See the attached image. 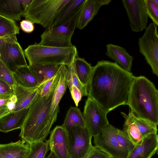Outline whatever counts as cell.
Returning a JSON list of instances; mask_svg holds the SVG:
<instances>
[{
  "label": "cell",
  "mask_w": 158,
  "mask_h": 158,
  "mask_svg": "<svg viewBox=\"0 0 158 158\" xmlns=\"http://www.w3.org/2000/svg\"><path fill=\"white\" fill-rule=\"evenodd\" d=\"M129 113L138 126L143 138L151 134H157V125L152 122L135 116L130 111Z\"/></svg>",
  "instance_id": "obj_30"
},
{
  "label": "cell",
  "mask_w": 158,
  "mask_h": 158,
  "mask_svg": "<svg viewBox=\"0 0 158 158\" xmlns=\"http://www.w3.org/2000/svg\"><path fill=\"white\" fill-rule=\"evenodd\" d=\"M85 1L70 0L56 19L51 28L61 25L69 19L80 10Z\"/></svg>",
  "instance_id": "obj_24"
},
{
  "label": "cell",
  "mask_w": 158,
  "mask_h": 158,
  "mask_svg": "<svg viewBox=\"0 0 158 158\" xmlns=\"http://www.w3.org/2000/svg\"><path fill=\"white\" fill-rule=\"evenodd\" d=\"M45 158H57L55 154L52 152H51Z\"/></svg>",
  "instance_id": "obj_43"
},
{
  "label": "cell",
  "mask_w": 158,
  "mask_h": 158,
  "mask_svg": "<svg viewBox=\"0 0 158 158\" xmlns=\"http://www.w3.org/2000/svg\"><path fill=\"white\" fill-rule=\"evenodd\" d=\"M73 63L76 73L79 80L86 87L90 79L93 67L84 58L78 56L74 58Z\"/></svg>",
  "instance_id": "obj_26"
},
{
  "label": "cell",
  "mask_w": 158,
  "mask_h": 158,
  "mask_svg": "<svg viewBox=\"0 0 158 158\" xmlns=\"http://www.w3.org/2000/svg\"><path fill=\"white\" fill-rule=\"evenodd\" d=\"M116 137L119 144L129 152L134 148L135 145L123 130L117 128Z\"/></svg>",
  "instance_id": "obj_34"
},
{
  "label": "cell",
  "mask_w": 158,
  "mask_h": 158,
  "mask_svg": "<svg viewBox=\"0 0 158 158\" xmlns=\"http://www.w3.org/2000/svg\"><path fill=\"white\" fill-rule=\"evenodd\" d=\"M92 137L86 127H73L68 132L69 158H86L93 147Z\"/></svg>",
  "instance_id": "obj_7"
},
{
  "label": "cell",
  "mask_w": 158,
  "mask_h": 158,
  "mask_svg": "<svg viewBox=\"0 0 158 158\" xmlns=\"http://www.w3.org/2000/svg\"><path fill=\"white\" fill-rule=\"evenodd\" d=\"M105 54L125 70L131 72L134 60L124 48L109 44L106 45Z\"/></svg>",
  "instance_id": "obj_17"
},
{
  "label": "cell",
  "mask_w": 158,
  "mask_h": 158,
  "mask_svg": "<svg viewBox=\"0 0 158 158\" xmlns=\"http://www.w3.org/2000/svg\"><path fill=\"white\" fill-rule=\"evenodd\" d=\"M52 94L48 97L39 95L29 107L19 135L25 143L44 141L50 133L56 122L51 116Z\"/></svg>",
  "instance_id": "obj_2"
},
{
  "label": "cell",
  "mask_w": 158,
  "mask_h": 158,
  "mask_svg": "<svg viewBox=\"0 0 158 158\" xmlns=\"http://www.w3.org/2000/svg\"><path fill=\"white\" fill-rule=\"evenodd\" d=\"M10 112L8 110L6 105L0 107V118Z\"/></svg>",
  "instance_id": "obj_42"
},
{
  "label": "cell",
  "mask_w": 158,
  "mask_h": 158,
  "mask_svg": "<svg viewBox=\"0 0 158 158\" xmlns=\"http://www.w3.org/2000/svg\"><path fill=\"white\" fill-rule=\"evenodd\" d=\"M61 125L68 132L74 126L86 127L83 113L77 107L73 106L70 107Z\"/></svg>",
  "instance_id": "obj_25"
},
{
  "label": "cell",
  "mask_w": 158,
  "mask_h": 158,
  "mask_svg": "<svg viewBox=\"0 0 158 158\" xmlns=\"http://www.w3.org/2000/svg\"><path fill=\"white\" fill-rule=\"evenodd\" d=\"M13 89L17 100L14 112L28 108L39 95L37 87L27 88L15 84Z\"/></svg>",
  "instance_id": "obj_18"
},
{
  "label": "cell",
  "mask_w": 158,
  "mask_h": 158,
  "mask_svg": "<svg viewBox=\"0 0 158 158\" xmlns=\"http://www.w3.org/2000/svg\"><path fill=\"white\" fill-rule=\"evenodd\" d=\"M157 26L150 23L138 40L139 51L151 67L152 73L158 77Z\"/></svg>",
  "instance_id": "obj_8"
},
{
  "label": "cell",
  "mask_w": 158,
  "mask_h": 158,
  "mask_svg": "<svg viewBox=\"0 0 158 158\" xmlns=\"http://www.w3.org/2000/svg\"><path fill=\"white\" fill-rule=\"evenodd\" d=\"M17 101L16 97L13 94L11 96L9 101L6 105L8 110L10 112H11L14 111L15 106Z\"/></svg>",
  "instance_id": "obj_40"
},
{
  "label": "cell",
  "mask_w": 158,
  "mask_h": 158,
  "mask_svg": "<svg viewBox=\"0 0 158 158\" xmlns=\"http://www.w3.org/2000/svg\"><path fill=\"white\" fill-rule=\"evenodd\" d=\"M109 158H114L112 157L111 156H110V157Z\"/></svg>",
  "instance_id": "obj_45"
},
{
  "label": "cell",
  "mask_w": 158,
  "mask_h": 158,
  "mask_svg": "<svg viewBox=\"0 0 158 158\" xmlns=\"http://www.w3.org/2000/svg\"><path fill=\"white\" fill-rule=\"evenodd\" d=\"M13 76L15 84L20 86L35 88L38 86L36 77L29 65L19 67L13 72Z\"/></svg>",
  "instance_id": "obj_22"
},
{
  "label": "cell",
  "mask_w": 158,
  "mask_h": 158,
  "mask_svg": "<svg viewBox=\"0 0 158 158\" xmlns=\"http://www.w3.org/2000/svg\"><path fill=\"white\" fill-rule=\"evenodd\" d=\"M28 108L13 111L0 118V131L6 133L21 129L28 112Z\"/></svg>",
  "instance_id": "obj_20"
},
{
  "label": "cell",
  "mask_w": 158,
  "mask_h": 158,
  "mask_svg": "<svg viewBox=\"0 0 158 158\" xmlns=\"http://www.w3.org/2000/svg\"><path fill=\"white\" fill-rule=\"evenodd\" d=\"M147 14L156 26H158V0H144Z\"/></svg>",
  "instance_id": "obj_33"
},
{
  "label": "cell",
  "mask_w": 158,
  "mask_h": 158,
  "mask_svg": "<svg viewBox=\"0 0 158 158\" xmlns=\"http://www.w3.org/2000/svg\"></svg>",
  "instance_id": "obj_46"
},
{
  "label": "cell",
  "mask_w": 158,
  "mask_h": 158,
  "mask_svg": "<svg viewBox=\"0 0 158 158\" xmlns=\"http://www.w3.org/2000/svg\"><path fill=\"white\" fill-rule=\"evenodd\" d=\"M131 30L139 32L147 27L148 17L144 0H123Z\"/></svg>",
  "instance_id": "obj_12"
},
{
  "label": "cell",
  "mask_w": 158,
  "mask_h": 158,
  "mask_svg": "<svg viewBox=\"0 0 158 158\" xmlns=\"http://www.w3.org/2000/svg\"><path fill=\"white\" fill-rule=\"evenodd\" d=\"M30 150V144L22 140L0 144V158H26Z\"/></svg>",
  "instance_id": "obj_19"
},
{
  "label": "cell",
  "mask_w": 158,
  "mask_h": 158,
  "mask_svg": "<svg viewBox=\"0 0 158 158\" xmlns=\"http://www.w3.org/2000/svg\"><path fill=\"white\" fill-rule=\"evenodd\" d=\"M6 38L3 39L0 38V48Z\"/></svg>",
  "instance_id": "obj_44"
},
{
  "label": "cell",
  "mask_w": 158,
  "mask_h": 158,
  "mask_svg": "<svg viewBox=\"0 0 158 158\" xmlns=\"http://www.w3.org/2000/svg\"><path fill=\"white\" fill-rule=\"evenodd\" d=\"M134 76L115 62L99 61L93 67L86 87L88 95L109 112L127 105Z\"/></svg>",
  "instance_id": "obj_1"
},
{
  "label": "cell",
  "mask_w": 158,
  "mask_h": 158,
  "mask_svg": "<svg viewBox=\"0 0 158 158\" xmlns=\"http://www.w3.org/2000/svg\"><path fill=\"white\" fill-rule=\"evenodd\" d=\"M117 128L109 123L99 135L94 137L95 146L114 158H126L128 151L122 147L116 137Z\"/></svg>",
  "instance_id": "obj_10"
},
{
  "label": "cell",
  "mask_w": 158,
  "mask_h": 158,
  "mask_svg": "<svg viewBox=\"0 0 158 158\" xmlns=\"http://www.w3.org/2000/svg\"><path fill=\"white\" fill-rule=\"evenodd\" d=\"M24 51L29 65L64 64L67 66L78 56V52L74 45L56 48L35 44L29 45Z\"/></svg>",
  "instance_id": "obj_4"
},
{
  "label": "cell",
  "mask_w": 158,
  "mask_h": 158,
  "mask_svg": "<svg viewBox=\"0 0 158 158\" xmlns=\"http://www.w3.org/2000/svg\"><path fill=\"white\" fill-rule=\"evenodd\" d=\"M30 150L26 158H44L50 150L48 140L30 144Z\"/></svg>",
  "instance_id": "obj_31"
},
{
  "label": "cell",
  "mask_w": 158,
  "mask_h": 158,
  "mask_svg": "<svg viewBox=\"0 0 158 158\" xmlns=\"http://www.w3.org/2000/svg\"><path fill=\"white\" fill-rule=\"evenodd\" d=\"M20 26L22 30L26 33H31L34 30V23L28 20H22L20 22Z\"/></svg>",
  "instance_id": "obj_39"
},
{
  "label": "cell",
  "mask_w": 158,
  "mask_h": 158,
  "mask_svg": "<svg viewBox=\"0 0 158 158\" xmlns=\"http://www.w3.org/2000/svg\"><path fill=\"white\" fill-rule=\"evenodd\" d=\"M135 116L158 124V91L144 76H134L127 104Z\"/></svg>",
  "instance_id": "obj_3"
},
{
  "label": "cell",
  "mask_w": 158,
  "mask_h": 158,
  "mask_svg": "<svg viewBox=\"0 0 158 158\" xmlns=\"http://www.w3.org/2000/svg\"><path fill=\"white\" fill-rule=\"evenodd\" d=\"M71 97L77 106L83 96L80 90L75 86L72 85L69 89Z\"/></svg>",
  "instance_id": "obj_37"
},
{
  "label": "cell",
  "mask_w": 158,
  "mask_h": 158,
  "mask_svg": "<svg viewBox=\"0 0 158 158\" xmlns=\"http://www.w3.org/2000/svg\"><path fill=\"white\" fill-rule=\"evenodd\" d=\"M85 101L83 113L86 126L92 137L100 134L109 124L107 111L89 96Z\"/></svg>",
  "instance_id": "obj_9"
},
{
  "label": "cell",
  "mask_w": 158,
  "mask_h": 158,
  "mask_svg": "<svg viewBox=\"0 0 158 158\" xmlns=\"http://www.w3.org/2000/svg\"><path fill=\"white\" fill-rule=\"evenodd\" d=\"M49 149L57 158H69L68 150V132L62 126H57L51 131Z\"/></svg>",
  "instance_id": "obj_13"
},
{
  "label": "cell",
  "mask_w": 158,
  "mask_h": 158,
  "mask_svg": "<svg viewBox=\"0 0 158 158\" xmlns=\"http://www.w3.org/2000/svg\"><path fill=\"white\" fill-rule=\"evenodd\" d=\"M61 70L54 76L39 85L37 89L39 95L41 97H48L53 94L59 82Z\"/></svg>",
  "instance_id": "obj_29"
},
{
  "label": "cell",
  "mask_w": 158,
  "mask_h": 158,
  "mask_svg": "<svg viewBox=\"0 0 158 158\" xmlns=\"http://www.w3.org/2000/svg\"><path fill=\"white\" fill-rule=\"evenodd\" d=\"M64 65H31L29 66L34 73L39 85L42 82L56 75L61 71Z\"/></svg>",
  "instance_id": "obj_23"
},
{
  "label": "cell",
  "mask_w": 158,
  "mask_h": 158,
  "mask_svg": "<svg viewBox=\"0 0 158 158\" xmlns=\"http://www.w3.org/2000/svg\"><path fill=\"white\" fill-rule=\"evenodd\" d=\"M110 156L99 148L93 146L86 158H109Z\"/></svg>",
  "instance_id": "obj_36"
},
{
  "label": "cell",
  "mask_w": 158,
  "mask_h": 158,
  "mask_svg": "<svg viewBox=\"0 0 158 158\" xmlns=\"http://www.w3.org/2000/svg\"><path fill=\"white\" fill-rule=\"evenodd\" d=\"M158 148L157 134H150L135 145L126 158H151L157 152Z\"/></svg>",
  "instance_id": "obj_15"
},
{
  "label": "cell",
  "mask_w": 158,
  "mask_h": 158,
  "mask_svg": "<svg viewBox=\"0 0 158 158\" xmlns=\"http://www.w3.org/2000/svg\"><path fill=\"white\" fill-rule=\"evenodd\" d=\"M0 59L13 72L19 67L28 65L16 35L5 39L0 48Z\"/></svg>",
  "instance_id": "obj_11"
},
{
  "label": "cell",
  "mask_w": 158,
  "mask_h": 158,
  "mask_svg": "<svg viewBox=\"0 0 158 158\" xmlns=\"http://www.w3.org/2000/svg\"><path fill=\"white\" fill-rule=\"evenodd\" d=\"M121 113L125 119L123 130L135 146L141 141L143 137L130 114L127 115L122 112Z\"/></svg>",
  "instance_id": "obj_27"
},
{
  "label": "cell",
  "mask_w": 158,
  "mask_h": 158,
  "mask_svg": "<svg viewBox=\"0 0 158 158\" xmlns=\"http://www.w3.org/2000/svg\"><path fill=\"white\" fill-rule=\"evenodd\" d=\"M68 71L67 67L64 65L57 85L53 93L51 107V116L56 121L59 110V103L64 94L67 86Z\"/></svg>",
  "instance_id": "obj_21"
},
{
  "label": "cell",
  "mask_w": 158,
  "mask_h": 158,
  "mask_svg": "<svg viewBox=\"0 0 158 158\" xmlns=\"http://www.w3.org/2000/svg\"><path fill=\"white\" fill-rule=\"evenodd\" d=\"M111 0H85L77 15L76 28L81 30L94 17L100 8L109 5Z\"/></svg>",
  "instance_id": "obj_14"
},
{
  "label": "cell",
  "mask_w": 158,
  "mask_h": 158,
  "mask_svg": "<svg viewBox=\"0 0 158 158\" xmlns=\"http://www.w3.org/2000/svg\"><path fill=\"white\" fill-rule=\"evenodd\" d=\"M13 94V87L0 80V96L12 95Z\"/></svg>",
  "instance_id": "obj_38"
},
{
  "label": "cell",
  "mask_w": 158,
  "mask_h": 158,
  "mask_svg": "<svg viewBox=\"0 0 158 158\" xmlns=\"http://www.w3.org/2000/svg\"><path fill=\"white\" fill-rule=\"evenodd\" d=\"M19 33V27L15 22L0 15V38L5 39Z\"/></svg>",
  "instance_id": "obj_28"
},
{
  "label": "cell",
  "mask_w": 158,
  "mask_h": 158,
  "mask_svg": "<svg viewBox=\"0 0 158 158\" xmlns=\"http://www.w3.org/2000/svg\"><path fill=\"white\" fill-rule=\"evenodd\" d=\"M32 0H0V15L15 21L21 19Z\"/></svg>",
  "instance_id": "obj_16"
},
{
  "label": "cell",
  "mask_w": 158,
  "mask_h": 158,
  "mask_svg": "<svg viewBox=\"0 0 158 158\" xmlns=\"http://www.w3.org/2000/svg\"><path fill=\"white\" fill-rule=\"evenodd\" d=\"M70 0H32L23 16L46 29L51 28L54 21Z\"/></svg>",
  "instance_id": "obj_5"
},
{
  "label": "cell",
  "mask_w": 158,
  "mask_h": 158,
  "mask_svg": "<svg viewBox=\"0 0 158 158\" xmlns=\"http://www.w3.org/2000/svg\"><path fill=\"white\" fill-rule=\"evenodd\" d=\"M67 67L68 71L67 84L69 89L72 85H73L80 90L83 96H88L86 87L79 80L76 72L73 62L71 64Z\"/></svg>",
  "instance_id": "obj_32"
},
{
  "label": "cell",
  "mask_w": 158,
  "mask_h": 158,
  "mask_svg": "<svg viewBox=\"0 0 158 158\" xmlns=\"http://www.w3.org/2000/svg\"><path fill=\"white\" fill-rule=\"evenodd\" d=\"M80 10L61 25L46 29L41 35L39 44L56 48L73 46L71 39L76 28V20Z\"/></svg>",
  "instance_id": "obj_6"
},
{
  "label": "cell",
  "mask_w": 158,
  "mask_h": 158,
  "mask_svg": "<svg viewBox=\"0 0 158 158\" xmlns=\"http://www.w3.org/2000/svg\"><path fill=\"white\" fill-rule=\"evenodd\" d=\"M12 95L0 96V107L6 105Z\"/></svg>",
  "instance_id": "obj_41"
},
{
  "label": "cell",
  "mask_w": 158,
  "mask_h": 158,
  "mask_svg": "<svg viewBox=\"0 0 158 158\" xmlns=\"http://www.w3.org/2000/svg\"><path fill=\"white\" fill-rule=\"evenodd\" d=\"M0 80L13 87L15 83L13 72L0 59Z\"/></svg>",
  "instance_id": "obj_35"
}]
</instances>
